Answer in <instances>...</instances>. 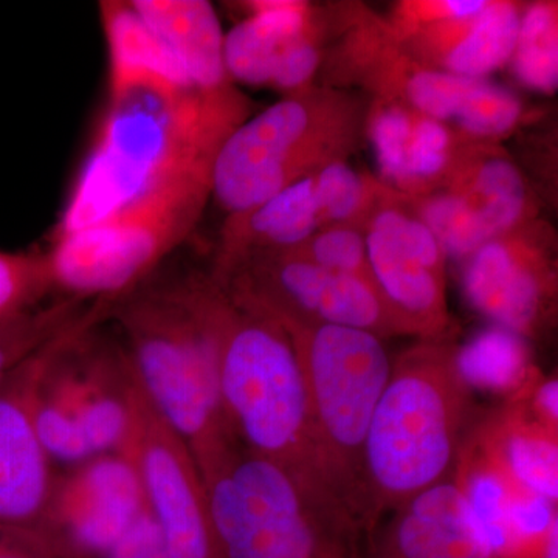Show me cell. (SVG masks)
I'll return each instance as SVG.
<instances>
[{
	"label": "cell",
	"instance_id": "cell-30",
	"mask_svg": "<svg viewBox=\"0 0 558 558\" xmlns=\"http://www.w3.org/2000/svg\"><path fill=\"white\" fill-rule=\"evenodd\" d=\"M414 110L387 98H379L366 116L365 130L381 179L403 194H409L407 159Z\"/></svg>",
	"mask_w": 558,
	"mask_h": 558
},
{
	"label": "cell",
	"instance_id": "cell-3",
	"mask_svg": "<svg viewBox=\"0 0 558 558\" xmlns=\"http://www.w3.org/2000/svg\"><path fill=\"white\" fill-rule=\"evenodd\" d=\"M481 417L450 339L418 340L392 360L363 454L366 537L389 512L454 475Z\"/></svg>",
	"mask_w": 558,
	"mask_h": 558
},
{
	"label": "cell",
	"instance_id": "cell-36",
	"mask_svg": "<svg viewBox=\"0 0 558 558\" xmlns=\"http://www.w3.org/2000/svg\"><path fill=\"white\" fill-rule=\"evenodd\" d=\"M542 558H558V521L550 529Z\"/></svg>",
	"mask_w": 558,
	"mask_h": 558
},
{
	"label": "cell",
	"instance_id": "cell-19",
	"mask_svg": "<svg viewBox=\"0 0 558 558\" xmlns=\"http://www.w3.org/2000/svg\"><path fill=\"white\" fill-rule=\"evenodd\" d=\"M520 20L515 3L487 0L475 16L439 22L396 39L427 68L484 80L512 58Z\"/></svg>",
	"mask_w": 558,
	"mask_h": 558
},
{
	"label": "cell",
	"instance_id": "cell-17",
	"mask_svg": "<svg viewBox=\"0 0 558 558\" xmlns=\"http://www.w3.org/2000/svg\"><path fill=\"white\" fill-rule=\"evenodd\" d=\"M247 10V16L223 35L229 78L292 94L306 90L322 61L310 7L264 0Z\"/></svg>",
	"mask_w": 558,
	"mask_h": 558
},
{
	"label": "cell",
	"instance_id": "cell-26",
	"mask_svg": "<svg viewBox=\"0 0 558 558\" xmlns=\"http://www.w3.org/2000/svg\"><path fill=\"white\" fill-rule=\"evenodd\" d=\"M517 78L531 89L553 94L558 84L557 5L538 2L521 14L515 49L510 58Z\"/></svg>",
	"mask_w": 558,
	"mask_h": 558
},
{
	"label": "cell",
	"instance_id": "cell-24",
	"mask_svg": "<svg viewBox=\"0 0 558 558\" xmlns=\"http://www.w3.org/2000/svg\"><path fill=\"white\" fill-rule=\"evenodd\" d=\"M459 371L470 388L506 395L520 391L534 376L526 340L508 329L492 325L464 347H457Z\"/></svg>",
	"mask_w": 558,
	"mask_h": 558
},
{
	"label": "cell",
	"instance_id": "cell-29",
	"mask_svg": "<svg viewBox=\"0 0 558 558\" xmlns=\"http://www.w3.org/2000/svg\"><path fill=\"white\" fill-rule=\"evenodd\" d=\"M458 154L449 124L414 112L407 159L409 196H425L449 180Z\"/></svg>",
	"mask_w": 558,
	"mask_h": 558
},
{
	"label": "cell",
	"instance_id": "cell-8",
	"mask_svg": "<svg viewBox=\"0 0 558 558\" xmlns=\"http://www.w3.org/2000/svg\"><path fill=\"white\" fill-rule=\"evenodd\" d=\"M219 558H363L292 476L238 447L202 475Z\"/></svg>",
	"mask_w": 558,
	"mask_h": 558
},
{
	"label": "cell",
	"instance_id": "cell-4",
	"mask_svg": "<svg viewBox=\"0 0 558 558\" xmlns=\"http://www.w3.org/2000/svg\"><path fill=\"white\" fill-rule=\"evenodd\" d=\"M112 303L143 395L185 440L202 475L241 442L220 395L215 341L189 278L137 286Z\"/></svg>",
	"mask_w": 558,
	"mask_h": 558
},
{
	"label": "cell",
	"instance_id": "cell-14",
	"mask_svg": "<svg viewBox=\"0 0 558 558\" xmlns=\"http://www.w3.org/2000/svg\"><path fill=\"white\" fill-rule=\"evenodd\" d=\"M527 227L487 242L464 260L462 289L478 314L517 336H535L553 317L556 269Z\"/></svg>",
	"mask_w": 558,
	"mask_h": 558
},
{
	"label": "cell",
	"instance_id": "cell-6",
	"mask_svg": "<svg viewBox=\"0 0 558 558\" xmlns=\"http://www.w3.org/2000/svg\"><path fill=\"white\" fill-rule=\"evenodd\" d=\"M368 112L343 92L301 90L244 120L223 140L211 168V194L230 216L344 157Z\"/></svg>",
	"mask_w": 558,
	"mask_h": 558
},
{
	"label": "cell",
	"instance_id": "cell-31",
	"mask_svg": "<svg viewBox=\"0 0 558 558\" xmlns=\"http://www.w3.org/2000/svg\"><path fill=\"white\" fill-rule=\"evenodd\" d=\"M51 290L47 255L0 252V325L38 307Z\"/></svg>",
	"mask_w": 558,
	"mask_h": 558
},
{
	"label": "cell",
	"instance_id": "cell-28",
	"mask_svg": "<svg viewBox=\"0 0 558 558\" xmlns=\"http://www.w3.org/2000/svg\"><path fill=\"white\" fill-rule=\"evenodd\" d=\"M323 226H365L384 194L347 160L332 161L312 174Z\"/></svg>",
	"mask_w": 558,
	"mask_h": 558
},
{
	"label": "cell",
	"instance_id": "cell-35",
	"mask_svg": "<svg viewBox=\"0 0 558 558\" xmlns=\"http://www.w3.org/2000/svg\"><path fill=\"white\" fill-rule=\"evenodd\" d=\"M16 531L0 532V558H28L21 550L11 548V538Z\"/></svg>",
	"mask_w": 558,
	"mask_h": 558
},
{
	"label": "cell",
	"instance_id": "cell-21",
	"mask_svg": "<svg viewBox=\"0 0 558 558\" xmlns=\"http://www.w3.org/2000/svg\"><path fill=\"white\" fill-rule=\"evenodd\" d=\"M101 21L109 50L110 97L134 89H194L178 58L131 2H102Z\"/></svg>",
	"mask_w": 558,
	"mask_h": 558
},
{
	"label": "cell",
	"instance_id": "cell-34",
	"mask_svg": "<svg viewBox=\"0 0 558 558\" xmlns=\"http://www.w3.org/2000/svg\"><path fill=\"white\" fill-rule=\"evenodd\" d=\"M109 558H170L160 529L148 508L113 546Z\"/></svg>",
	"mask_w": 558,
	"mask_h": 558
},
{
	"label": "cell",
	"instance_id": "cell-27",
	"mask_svg": "<svg viewBox=\"0 0 558 558\" xmlns=\"http://www.w3.org/2000/svg\"><path fill=\"white\" fill-rule=\"evenodd\" d=\"M413 211L432 231L447 258L465 260L494 241L478 211L457 190L414 197Z\"/></svg>",
	"mask_w": 558,
	"mask_h": 558
},
{
	"label": "cell",
	"instance_id": "cell-33",
	"mask_svg": "<svg viewBox=\"0 0 558 558\" xmlns=\"http://www.w3.org/2000/svg\"><path fill=\"white\" fill-rule=\"evenodd\" d=\"M487 0H424L405 2L396 9L391 33L396 38L439 22L468 20L486 7Z\"/></svg>",
	"mask_w": 558,
	"mask_h": 558
},
{
	"label": "cell",
	"instance_id": "cell-23",
	"mask_svg": "<svg viewBox=\"0 0 558 558\" xmlns=\"http://www.w3.org/2000/svg\"><path fill=\"white\" fill-rule=\"evenodd\" d=\"M447 185L478 211L492 240L526 226L527 185L508 157L483 150L459 153Z\"/></svg>",
	"mask_w": 558,
	"mask_h": 558
},
{
	"label": "cell",
	"instance_id": "cell-9",
	"mask_svg": "<svg viewBox=\"0 0 558 558\" xmlns=\"http://www.w3.org/2000/svg\"><path fill=\"white\" fill-rule=\"evenodd\" d=\"M211 172L182 175L108 220L54 242V290L70 299L116 301L137 288L199 219Z\"/></svg>",
	"mask_w": 558,
	"mask_h": 558
},
{
	"label": "cell",
	"instance_id": "cell-32",
	"mask_svg": "<svg viewBox=\"0 0 558 558\" xmlns=\"http://www.w3.org/2000/svg\"><path fill=\"white\" fill-rule=\"evenodd\" d=\"M289 252L311 260V263L322 267V269L365 279V281L374 286L368 256H366V241L363 227H325V229L318 230L304 244L290 248Z\"/></svg>",
	"mask_w": 558,
	"mask_h": 558
},
{
	"label": "cell",
	"instance_id": "cell-20",
	"mask_svg": "<svg viewBox=\"0 0 558 558\" xmlns=\"http://www.w3.org/2000/svg\"><path fill=\"white\" fill-rule=\"evenodd\" d=\"M143 21L172 51L194 89L219 94L233 89L223 64V33L205 0H135Z\"/></svg>",
	"mask_w": 558,
	"mask_h": 558
},
{
	"label": "cell",
	"instance_id": "cell-2",
	"mask_svg": "<svg viewBox=\"0 0 558 558\" xmlns=\"http://www.w3.org/2000/svg\"><path fill=\"white\" fill-rule=\"evenodd\" d=\"M189 282L215 341L220 395L241 446L288 472L357 538L323 478L306 380L288 332L231 299L211 275Z\"/></svg>",
	"mask_w": 558,
	"mask_h": 558
},
{
	"label": "cell",
	"instance_id": "cell-13",
	"mask_svg": "<svg viewBox=\"0 0 558 558\" xmlns=\"http://www.w3.org/2000/svg\"><path fill=\"white\" fill-rule=\"evenodd\" d=\"M387 49L369 61V81L379 87L380 98L438 120L453 123L465 137H502L515 128L521 102L512 90L487 78H464L442 70L427 68L409 53L389 31Z\"/></svg>",
	"mask_w": 558,
	"mask_h": 558
},
{
	"label": "cell",
	"instance_id": "cell-12",
	"mask_svg": "<svg viewBox=\"0 0 558 558\" xmlns=\"http://www.w3.org/2000/svg\"><path fill=\"white\" fill-rule=\"evenodd\" d=\"M124 451L134 459L146 508L160 529L170 558H219L199 468L185 440L150 405L137 379L134 428Z\"/></svg>",
	"mask_w": 558,
	"mask_h": 558
},
{
	"label": "cell",
	"instance_id": "cell-1",
	"mask_svg": "<svg viewBox=\"0 0 558 558\" xmlns=\"http://www.w3.org/2000/svg\"><path fill=\"white\" fill-rule=\"evenodd\" d=\"M240 92L134 89L112 95L70 193L57 240L89 229L191 172H211L223 140L245 120Z\"/></svg>",
	"mask_w": 558,
	"mask_h": 558
},
{
	"label": "cell",
	"instance_id": "cell-18",
	"mask_svg": "<svg viewBox=\"0 0 558 558\" xmlns=\"http://www.w3.org/2000/svg\"><path fill=\"white\" fill-rule=\"evenodd\" d=\"M363 558H497L454 476L403 502L362 545Z\"/></svg>",
	"mask_w": 558,
	"mask_h": 558
},
{
	"label": "cell",
	"instance_id": "cell-7",
	"mask_svg": "<svg viewBox=\"0 0 558 558\" xmlns=\"http://www.w3.org/2000/svg\"><path fill=\"white\" fill-rule=\"evenodd\" d=\"M98 303L51 343L36 391L35 422L51 464L73 469L130 446L135 377L123 344L100 333Z\"/></svg>",
	"mask_w": 558,
	"mask_h": 558
},
{
	"label": "cell",
	"instance_id": "cell-11",
	"mask_svg": "<svg viewBox=\"0 0 558 558\" xmlns=\"http://www.w3.org/2000/svg\"><path fill=\"white\" fill-rule=\"evenodd\" d=\"M363 231L374 286L402 336L449 339L447 256L432 231L413 209L385 196Z\"/></svg>",
	"mask_w": 558,
	"mask_h": 558
},
{
	"label": "cell",
	"instance_id": "cell-5",
	"mask_svg": "<svg viewBox=\"0 0 558 558\" xmlns=\"http://www.w3.org/2000/svg\"><path fill=\"white\" fill-rule=\"evenodd\" d=\"M282 329L306 380L326 487L344 523L363 542V454L374 411L391 376V355L385 339L368 330L330 325Z\"/></svg>",
	"mask_w": 558,
	"mask_h": 558
},
{
	"label": "cell",
	"instance_id": "cell-16",
	"mask_svg": "<svg viewBox=\"0 0 558 558\" xmlns=\"http://www.w3.org/2000/svg\"><path fill=\"white\" fill-rule=\"evenodd\" d=\"M145 510L134 459L119 451L57 476L43 527L62 529L87 553L109 554Z\"/></svg>",
	"mask_w": 558,
	"mask_h": 558
},
{
	"label": "cell",
	"instance_id": "cell-25",
	"mask_svg": "<svg viewBox=\"0 0 558 558\" xmlns=\"http://www.w3.org/2000/svg\"><path fill=\"white\" fill-rule=\"evenodd\" d=\"M86 301L64 296L60 301L24 312L0 325V385L40 349L86 318Z\"/></svg>",
	"mask_w": 558,
	"mask_h": 558
},
{
	"label": "cell",
	"instance_id": "cell-22",
	"mask_svg": "<svg viewBox=\"0 0 558 558\" xmlns=\"http://www.w3.org/2000/svg\"><path fill=\"white\" fill-rule=\"evenodd\" d=\"M475 435L513 483L557 502L558 432L535 421L519 399L483 414Z\"/></svg>",
	"mask_w": 558,
	"mask_h": 558
},
{
	"label": "cell",
	"instance_id": "cell-15",
	"mask_svg": "<svg viewBox=\"0 0 558 558\" xmlns=\"http://www.w3.org/2000/svg\"><path fill=\"white\" fill-rule=\"evenodd\" d=\"M51 343L22 363L0 385V529L3 531L32 532L43 527L57 483L53 464L40 444L35 422L36 391Z\"/></svg>",
	"mask_w": 558,
	"mask_h": 558
},
{
	"label": "cell",
	"instance_id": "cell-10",
	"mask_svg": "<svg viewBox=\"0 0 558 558\" xmlns=\"http://www.w3.org/2000/svg\"><path fill=\"white\" fill-rule=\"evenodd\" d=\"M211 277L231 299L281 328L330 325L381 339L402 336L371 282L322 269L289 250L245 256Z\"/></svg>",
	"mask_w": 558,
	"mask_h": 558
}]
</instances>
